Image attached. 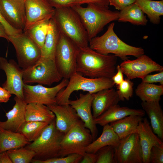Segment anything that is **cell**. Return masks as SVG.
I'll use <instances>...</instances> for the list:
<instances>
[{
	"instance_id": "6da1fadb",
	"label": "cell",
	"mask_w": 163,
	"mask_h": 163,
	"mask_svg": "<svg viewBox=\"0 0 163 163\" xmlns=\"http://www.w3.org/2000/svg\"><path fill=\"white\" fill-rule=\"evenodd\" d=\"M117 60L114 55L101 54L89 46L79 47L76 72L90 78H111L115 74Z\"/></svg>"
},
{
	"instance_id": "7a4b0ae2",
	"label": "cell",
	"mask_w": 163,
	"mask_h": 163,
	"mask_svg": "<svg viewBox=\"0 0 163 163\" xmlns=\"http://www.w3.org/2000/svg\"><path fill=\"white\" fill-rule=\"evenodd\" d=\"M114 22L111 23L103 35L91 39L89 47L102 54H113L123 61L128 59V56L137 58L144 54L142 48L130 46L120 40L114 31Z\"/></svg>"
},
{
	"instance_id": "3957f363",
	"label": "cell",
	"mask_w": 163,
	"mask_h": 163,
	"mask_svg": "<svg viewBox=\"0 0 163 163\" xmlns=\"http://www.w3.org/2000/svg\"><path fill=\"white\" fill-rule=\"evenodd\" d=\"M78 14L87 32L89 41L96 36L109 23L117 20L119 12L113 11L108 6L93 3L84 7L75 5L71 7Z\"/></svg>"
},
{
	"instance_id": "277c9868",
	"label": "cell",
	"mask_w": 163,
	"mask_h": 163,
	"mask_svg": "<svg viewBox=\"0 0 163 163\" xmlns=\"http://www.w3.org/2000/svg\"><path fill=\"white\" fill-rule=\"evenodd\" d=\"M52 18L60 34L79 47L88 46L87 32L79 16L71 7L55 8Z\"/></svg>"
},
{
	"instance_id": "5b68a950",
	"label": "cell",
	"mask_w": 163,
	"mask_h": 163,
	"mask_svg": "<svg viewBox=\"0 0 163 163\" xmlns=\"http://www.w3.org/2000/svg\"><path fill=\"white\" fill-rule=\"evenodd\" d=\"M66 86L61 90L56 96V104H69L70 96L74 91L82 90L95 93L101 90L112 88L115 84L111 78L86 77L75 72L69 78Z\"/></svg>"
},
{
	"instance_id": "8992f818",
	"label": "cell",
	"mask_w": 163,
	"mask_h": 163,
	"mask_svg": "<svg viewBox=\"0 0 163 163\" xmlns=\"http://www.w3.org/2000/svg\"><path fill=\"white\" fill-rule=\"evenodd\" d=\"M65 134L57 129L55 119L46 127L38 138L25 147L35 152L34 159L44 161L59 157L60 143Z\"/></svg>"
},
{
	"instance_id": "52a82bcc",
	"label": "cell",
	"mask_w": 163,
	"mask_h": 163,
	"mask_svg": "<svg viewBox=\"0 0 163 163\" xmlns=\"http://www.w3.org/2000/svg\"><path fill=\"white\" fill-rule=\"evenodd\" d=\"M22 70L24 84L37 83L50 86L63 78L54 59L40 57L35 63Z\"/></svg>"
},
{
	"instance_id": "ba28073f",
	"label": "cell",
	"mask_w": 163,
	"mask_h": 163,
	"mask_svg": "<svg viewBox=\"0 0 163 163\" xmlns=\"http://www.w3.org/2000/svg\"><path fill=\"white\" fill-rule=\"evenodd\" d=\"M93 141L90 131L81 120L65 134L60 143L59 157L73 154L83 156L85 148Z\"/></svg>"
},
{
	"instance_id": "9c48e42d",
	"label": "cell",
	"mask_w": 163,
	"mask_h": 163,
	"mask_svg": "<svg viewBox=\"0 0 163 163\" xmlns=\"http://www.w3.org/2000/svg\"><path fill=\"white\" fill-rule=\"evenodd\" d=\"M79 48L70 39L60 33L55 59L58 70L63 78L69 79L76 72Z\"/></svg>"
},
{
	"instance_id": "30bf717a",
	"label": "cell",
	"mask_w": 163,
	"mask_h": 163,
	"mask_svg": "<svg viewBox=\"0 0 163 163\" xmlns=\"http://www.w3.org/2000/svg\"><path fill=\"white\" fill-rule=\"evenodd\" d=\"M16 51L18 64L25 69L38 61L41 57L40 48L25 33L8 36Z\"/></svg>"
},
{
	"instance_id": "8fae6325",
	"label": "cell",
	"mask_w": 163,
	"mask_h": 163,
	"mask_svg": "<svg viewBox=\"0 0 163 163\" xmlns=\"http://www.w3.org/2000/svg\"><path fill=\"white\" fill-rule=\"evenodd\" d=\"M69 81L68 79L63 78L59 84L51 88L38 84L34 85L24 84L23 87L24 100L27 104L38 103L46 106L56 104V98L57 94L66 86Z\"/></svg>"
},
{
	"instance_id": "7c38bea8",
	"label": "cell",
	"mask_w": 163,
	"mask_h": 163,
	"mask_svg": "<svg viewBox=\"0 0 163 163\" xmlns=\"http://www.w3.org/2000/svg\"><path fill=\"white\" fill-rule=\"evenodd\" d=\"M116 163H142V154L137 133L130 134L120 139L115 147Z\"/></svg>"
},
{
	"instance_id": "4fadbf2b",
	"label": "cell",
	"mask_w": 163,
	"mask_h": 163,
	"mask_svg": "<svg viewBox=\"0 0 163 163\" xmlns=\"http://www.w3.org/2000/svg\"><path fill=\"white\" fill-rule=\"evenodd\" d=\"M120 66L123 74L130 80L136 78L142 79L150 73L163 71L162 66L144 54L134 60H124Z\"/></svg>"
},
{
	"instance_id": "5bb4252c",
	"label": "cell",
	"mask_w": 163,
	"mask_h": 163,
	"mask_svg": "<svg viewBox=\"0 0 163 163\" xmlns=\"http://www.w3.org/2000/svg\"><path fill=\"white\" fill-rule=\"evenodd\" d=\"M0 69L4 71L6 76L2 88L24 100L22 69L14 60L8 61L3 57H0Z\"/></svg>"
},
{
	"instance_id": "9a60e30c",
	"label": "cell",
	"mask_w": 163,
	"mask_h": 163,
	"mask_svg": "<svg viewBox=\"0 0 163 163\" xmlns=\"http://www.w3.org/2000/svg\"><path fill=\"white\" fill-rule=\"evenodd\" d=\"M26 23L23 31L38 24L50 20L55 8L46 0H25Z\"/></svg>"
},
{
	"instance_id": "2e32d148",
	"label": "cell",
	"mask_w": 163,
	"mask_h": 163,
	"mask_svg": "<svg viewBox=\"0 0 163 163\" xmlns=\"http://www.w3.org/2000/svg\"><path fill=\"white\" fill-rule=\"evenodd\" d=\"M94 93L81 94L76 100H69V104L75 110L85 127L90 131L93 141L97 138L98 131L91 111L92 102Z\"/></svg>"
},
{
	"instance_id": "e0dca14e",
	"label": "cell",
	"mask_w": 163,
	"mask_h": 163,
	"mask_svg": "<svg viewBox=\"0 0 163 163\" xmlns=\"http://www.w3.org/2000/svg\"><path fill=\"white\" fill-rule=\"evenodd\" d=\"M25 0H0V12L11 26L23 31L26 23Z\"/></svg>"
},
{
	"instance_id": "ac0fdd59",
	"label": "cell",
	"mask_w": 163,
	"mask_h": 163,
	"mask_svg": "<svg viewBox=\"0 0 163 163\" xmlns=\"http://www.w3.org/2000/svg\"><path fill=\"white\" fill-rule=\"evenodd\" d=\"M47 106L55 114L57 129L65 134L80 120L75 110L69 104Z\"/></svg>"
},
{
	"instance_id": "d6986e66",
	"label": "cell",
	"mask_w": 163,
	"mask_h": 163,
	"mask_svg": "<svg viewBox=\"0 0 163 163\" xmlns=\"http://www.w3.org/2000/svg\"><path fill=\"white\" fill-rule=\"evenodd\" d=\"M141 147L142 163H149V155L152 147L163 145V142L153 132L146 118L140 121L137 128Z\"/></svg>"
},
{
	"instance_id": "ffe728a7",
	"label": "cell",
	"mask_w": 163,
	"mask_h": 163,
	"mask_svg": "<svg viewBox=\"0 0 163 163\" xmlns=\"http://www.w3.org/2000/svg\"><path fill=\"white\" fill-rule=\"evenodd\" d=\"M15 102L12 108L6 113V121H0V127L15 132H18L21 126L26 121L25 113L27 104L24 100L17 96L14 98Z\"/></svg>"
},
{
	"instance_id": "44dd1931",
	"label": "cell",
	"mask_w": 163,
	"mask_h": 163,
	"mask_svg": "<svg viewBox=\"0 0 163 163\" xmlns=\"http://www.w3.org/2000/svg\"><path fill=\"white\" fill-rule=\"evenodd\" d=\"M120 101L117 91L113 88L103 90L94 93L91 104L94 119L118 104Z\"/></svg>"
},
{
	"instance_id": "7402d4cb",
	"label": "cell",
	"mask_w": 163,
	"mask_h": 163,
	"mask_svg": "<svg viewBox=\"0 0 163 163\" xmlns=\"http://www.w3.org/2000/svg\"><path fill=\"white\" fill-rule=\"evenodd\" d=\"M145 112L143 110L127 107H121L118 104L111 107L100 116L94 119L95 123L101 126L121 119L130 115L144 116Z\"/></svg>"
},
{
	"instance_id": "603a6c76",
	"label": "cell",
	"mask_w": 163,
	"mask_h": 163,
	"mask_svg": "<svg viewBox=\"0 0 163 163\" xmlns=\"http://www.w3.org/2000/svg\"><path fill=\"white\" fill-rule=\"evenodd\" d=\"M159 101L152 102L142 101L141 106L150 119L151 126L154 132L163 140V112Z\"/></svg>"
},
{
	"instance_id": "cb8c5ba5",
	"label": "cell",
	"mask_w": 163,
	"mask_h": 163,
	"mask_svg": "<svg viewBox=\"0 0 163 163\" xmlns=\"http://www.w3.org/2000/svg\"><path fill=\"white\" fill-rule=\"evenodd\" d=\"M30 143L21 133L0 127V153L10 150L25 147Z\"/></svg>"
},
{
	"instance_id": "d4e9b609",
	"label": "cell",
	"mask_w": 163,
	"mask_h": 163,
	"mask_svg": "<svg viewBox=\"0 0 163 163\" xmlns=\"http://www.w3.org/2000/svg\"><path fill=\"white\" fill-rule=\"evenodd\" d=\"M103 127L101 136L85 148V152L95 154L104 146L112 145L116 147L118 145L120 139L110 125L108 124Z\"/></svg>"
},
{
	"instance_id": "484cf974",
	"label": "cell",
	"mask_w": 163,
	"mask_h": 163,
	"mask_svg": "<svg viewBox=\"0 0 163 163\" xmlns=\"http://www.w3.org/2000/svg\"><path fill=\"white\" fill-rule=\"evenodd\" d=\"M142 116L130 115L119 120L111 123L110 125L120 139L132 133H137L139 122L143 120Z\"/></svg>"
},
{
	"instance_id": "4316f807",
	"label": "cell",
	"mask_w": 163,
	"mask_h": 163,
	"mask_svg": "<svg viewBox=\"0 0 163 163\" xmlns=\"http://www.w3.org/2000/svg\"><path fill=\"white\" fill-rule=\"evenodd\" d=\"M26 121H36L50 123L55 119V116L48 107L44 104L32 103L27 104Z\"/></svg>"
},
{
	"instance_id": "83f0119b",
	"label": "cell",
	"mask_w": 163,
	"mask_h": 163,
	"mask_svg": "<svg viewBox=\"0 0 163 163\" xmlns=\"http://www.w3.org/2000/svg\"><path fill=\"white\" fill-rule=\"evenodd\" d=\"M60 32L52 18L49 21L48 31L44 45L41 48V58L55 59Z\"/></svg>"
},
{
	"instance_id": "f1b7e54d",
	"label": "cell",
	"mask_w": 163,
	"mask_h": 163,
	"mask_svg": "<svg viewBox=\"0 0 163 163\" xmlns=\"http://www.w3.org/2000/svg\"><path fill=\"white\" fill-rule=\"evenodd\" d=\"M117 20L119 22H129L137 25H146V16L135 2L120 10Z\"/></svg>"
},
{
	"instance_id": "f546056e",
	"label": "cell",
	"mask_w": 163,
	"mask_h": 163,
	"mask_svg": "<svg viewBox=\"0 0 163 163\" xmlns=\"http://www.w3.org/2000/svg\"><path fill=\"white\" fill-rule=\"evenodd\" d=\"M135 3L144 13L147 15L152 23H160V17L163 15V0H135Z\"/></svg>"
},
{
	"instance_id": "4dcf8cb0",
	"label": "cell",
	"mask_w": 163,
	"mask_h": 163,
	"mask_svg": "<svg viewBox=\"0 0 163 163\" xmlns=\"http://www.w3.org/2000/svg\"><path fill=\"white\" fill-rule=\"evenodd\" d=\"M135 93L142 101H159L163 94V85H157L142 82L137 86Z\"/></svg>"
},
{
	"instance_id": "1f68e13d",
	"label": "cell",
	"mask_w": 163,
	"mask_h": 163,
	"mask_svg": "<svg viewBox=\"0 0 163 163\" xmlns=\"http://www.w3.org/2000/svg\"><path fill=\"white\" fill-rule=\"evenodd\" d=\"M49 124L44 122L26 121L18 132L22 134L31 142L38 138Z\"/></svg>"
},
{
	"instance_id": "d6a6232c",
	"label": "cell",
	"mask_w": 163,
	"mask_h": 163,
	"mask_svg": "<svg viewBox=\"0 0 163 163\" xmlns=\"http://www.w3.org/2000/svg\"><path fill=\"white\" fill-rule=\"evenodd\" d=\"M49 21L36 24L23 31L41 49L48 31Z\"/></svg>"
},
{
	"instance_id": "836d02e7",
	"label": "cell",
	"mask_w": 163,
	"mask_h": 163,
	"mask_svg": "<svg viewBox=\"0 0 163 163\" xmlns=\"http://www.w3.org/2000/svg\"><path fill=\"white\" fill-rule=\"evenodd\" d=\"M12 163H29L34 159L35 153L25 147L7 151Z\"/></svg>"
},
{
	"instance_id": "e575fe53",
	"label": "cell",
	"mask_w": 163,
	"mask_h": 163,
	"mask_svg": "<svg viewBox=\"0 0 163 163\" xmlns=\"http://www.w3.org/2000/svg\"><path fill=\"white\" fill-rule=\"evenodd\" d=\"M115 147L108 145L100 149L96 153V163H116L114 158Z\"/></svg>"
},
{
	"instance_id": "d590c367",
	"label": "cell",
	"mask_w": 163,
	"mask_h": 163,
	"mask_svg": "<svg viewBox=\"0 0 163 163\" xmlns=\"http://www.w3.org/2000/svg\"><path fill=\"white\" fill-rule=\"evenodd\" d=\"M133 85L130 80L127 78L117 85V91L120 101H124L125 99L129 100L132 97Z\"/></svg>"
},
{
	"instance_id": "8d00e7d4",
	"label": "cell",
	"mask_w": 163,
	"mask_h": 163,
	"mask_svg": "<svg viewBox=\"0 0 163 163\" xmlns=\"http://www.w3.org/2000/svg\"><path fill=\"white\" fill-rule=\"evenodd\" d=\"M82 158L81 155L73 154L53 158L47 160L41 161L33 159V163H80Z\"/></svg>"
},
{
	"instance_id": "74e56055",
	"label": "cell",
	"mask_w": 163,
	"mask_h": 163,
	"mask_svg": "<svg viewBox=\"0 0 163 163\" xmlns=\"http://www.w3.org/2000/svg\"><path fill=\"white\" fill-rule=\"evenodd\" d=\"M149 162L163 163V145L153 146L150 151Z\"/></svg>"
},
{
	"instance_id": "f35d334b",
	"label": "cell",
	"mask_w": 163,
	"mask_h": 163,
	"mask_svg": "<svg viewBox=\"0 0 163 163\" xmlns=\"http://www.w3.org/2000/svg\"><path fill=\"white\" fill-rule=\"evenodd\" d=\"M50 5L56 8L72 7L76 5L77 0H46Z\"/></svg>"
},
{
	"instance_id": "ab89813d",
	"label": "cell",
	"mask_w": 163,
	"mask_h": 163,
	"mask_svg": "<svg viewBox=\"0 0 163 163\" xmlns=\"http://www.w3.org/2000/svg\"><path fill=\"white\" fill-rule=\"evenodd\" d=\"M0 23L3 26L8 36L16 35L23 32L22 30L16 29L11 26L4 19L0 12Z\"/></svg>"
},
{
	"instance_id": "60d3db41",
	"label": "cell",
	"mask_w": 163,
	"mask_h": 163,
	"mask_svg": "<svg viewBox=\"0 0 163 163\" xmlns=\"http://www.w3.org/2000/svg\"><path fill=\"white\" fill-rule=\"evenodd\" d=\"M142 82L150 83L159 82L163 85V71L153 75L148 74L142 79Z\"/></svg>"
},
{
	"instance_id": "b9f144b4",
	"label": "cell",
	"mask_w": 163,
	"mask_h": 163,
	"mask_svg": "<svg viewBox=\"0 0 163 163\" xmlns=\"http://www.w3.org/2000/svg\"><path fill=\"white\" fill-rule=\"evenodd\" d=\"M110 5L121 10L126 7L135 2V0H109Z\"/></svg>"
},
{
	"instance_id": "7bdbcfd3",
	"label": "cell",
	"mask_w": 163,
	"mask_h": 163,
	"mask_svg": "<svg viewBox=\"0 0 163 163\" xmlns=\"http://www.w3.org/2000/svg\"><path fill=\"white\" fill-rule=\"evenodd\" d=\"M89 3L106 6H108L109 5V0H77L76 5H81L83 4Z\"/></svg>"
},
{
	"instance_id": "ee69618b",
	"label": "cell",
	"mask_w": 163,
	"mask_h": 163,
	"mask_svg": "<svg viewBox=\"0 0 163 163\" xmlns=\"http://www.w3.org/2000/svg\"><path fill=\"white\" fill-rule=\"evenodd\" d=\"M117 72L112 77L111 79L114 84L117 85L121 83L123 80V73L120 65L116 67Z\"/></svg>"
},
{
	"instance_id": "f6af8a7d",
	"label": "cell",
	"mask_w": 163,
	"mask_h": 163,
	"mask_svg": "<svg viewBox=\"0 0 163 163\" xmlns=\"http://www.w3.org/2000/svg\"><path fill=\"white\" fill-rule=\"evenodd\" d=\"M97 155L94 154L86 152L82 156V158L80 163H96Z\"/></svg>"
},
{
	"instance_id": "bcb514c9",
	"label": "cell",
	"mask_w": 163,
	"mask_h": 163,
	"mask_svg": "<svg viewBox=\"0 0 163 163\" xmlns=\"http://www.w3.org/2000/svg\"><path fill=\"white\" fill-rule=\"evenodd\" d=\"M11 94L2 87H0V103H6L9 100Z\"/></svg>"
},
{
	"instance_id": "7dc6e473",
	"label": "cell",
	"mask_w": 163,
	"mask_h": 163,
	"mask_svg": "<svg viewBox=\"0 0 163 163\" xmlns=\"http://www.w3.org/2000/svg\"><path fill=\"white\" fill-rule=\"evenodd\" d=\"M0 163H12L7 151L0 153Z\"/></svg>"
},
{
	"instance_id": "c3c4849f",
	"label": "cell",
	"mask_w": 163,
	"mask_h": 163,
	"mask_svg": "<svg viewBox=\"0 0 163 163\" xmlns=\"http://www.w3.org/2000/svg\"><path fill=\"white\" fill-rule=\"evenodd\" d=\"M0 37L4 38L8 41V36L3 26L0 23Z\"/></svg>"
},
{
	"instance_id": "681fc988",
	"label": "cell",
	"mask_w": 163,
	"mask_h": 163,
	"mask_svg": "<svg viewBox=\"0 0 163 163\" xmlns=\"http://www.w3.org/2000/svg\"></svg>"
}]
</instances>
